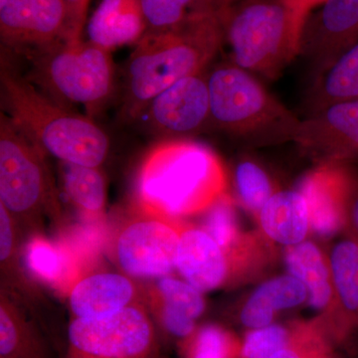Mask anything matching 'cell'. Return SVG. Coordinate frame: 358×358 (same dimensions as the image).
<instances>
[{
	"label": "cell",
	"instance_id": "obj_25",
	"mask_svg": "<svg viewBox=\"0 0 358 358\" xmlns=\"http://www.w3.org/2000/svg\"><path fill=\"white\" fill-rule=\"evenodd\" d=\"M203 213L202 229L210 235L228 258L239 259L241 252H246L244 247L248 246V243L240 233L234 205L229 195L223 194Z\"/></svg>",
	"mask_w": 358,
	"mask_h": 358
},
{
	"label": "cell",
	"instance_id": "obj_11",
	"mask_svg": "<svg viewBox=\"0 0 358 358\" xmlns=\"http://www.w3.org/2000/svg\"><path fill=\"white\" fill-rule=\"evenodd\" d=\"M294 143L317 162L350 164L357 159L358 98L306 115Z\"/></svg>",
	"mask_w": 358,
	"mask_h": 358
},
{
	"label": "cell",
	"instance_id": "obj_36",
	"mask_svg": "<svg viewBox=\"0 0 358 358\" xmlns=\"http://www.w3.org/2000/svg\"><path fill=\"white\" fill-rule=\"evenodd\" d=\"M235 0H203L204 6L210 10L220 13L234 4Z\"/></svg>",
	"mask_w": 358,
	"mask_h": 358
},
{
	"label": "cell",
	"instance_id": "obj_4",
	"mask_svg": "<svg viewBox=\"0 0 358 358\" xmlns=\"http://www.w3.org/2000/svg\"><path fill=\"white\" fill-rule=\"evenodd\" d=\"M211 127L254 147L296 141L301 119L233 62L208 72Z\"/></svg>",
	"mask_w": 358,
	"mask_h": 358
},
{
	"label": "cell",
	"instance_id": "obj_12",
	"mask_svg": "<svg viewBox=\"0 0 358 358\" xmlns=\"http://www.w3.org/2000/svg\"><path fill=\"white\" fill-rule=\"evenodd\" d=\"M148 121L164 136H192L211 127L208 72L186 77L164 90L148 106Z\"/></svg>",
	"mask_w": 358,
	"mask_h": 358
},
{
	"label": "cell",
	"instance_id": "obj_30",
	"mask_svg": "<svg viewBox=\"0 0 358 358\" xmlns=\"http://www.w3.org/2000/svg\"><path fill=\"white\" fill-rule=\"evenodd\" d=\"M148 31L169 29L185 20L189 11L173 0H141Z\"/></svg>",
	"mask_w": 358,
	"mask_h": 358
},
{
	"label": "cell",
	"instance_id": "obj_28",
	"mask_svg": "<svg viewBox=\"0 0 358 358\" xmlns=\"http://www.w3.org/2000/svg\"><path fill=\"white\" fill-rule=\"evenodd\" d=\"M157 293L162 303L187 313L196 320L204 312L205 301L201 292L187 282L171 277H162L157 281Z\"/></svg>",
	"mask_w": 358,
	"mask_h": 358
},
{
	"label": "cell",
	"instance_id": "obj_31",
	"mask_svg": "<svg viewBox=\"0 0 358 358\" xmlns=\"http://www.w3.org/2000/svg\"><path fill=\"white\" fill-rule=\"evenodd\" d=\"M232 341L227 333L215 326L202 327L195 336L192 358H230Z\"/></svg>",
	"mask_w": 358,
	"mask_h": 358
},
{
	"label": "cell",
	"instance_id": "obj_17",
	"mask_svg": "<svg viewBox=\"0 0 358 358\" xmlns=\"http://www.w3.org/2000/svg\"><path fill=\"white\" fill-rule=\"evenodd\" d=\"M147 30L141 0H102L88 24L90 41L110 52L138 43Z\"/></svg>",
	"mask_w": 358,
	"mask_h": 358
},
{
	"label": "cell",
	"instance_id": "obj_21",
	"mask_svg": "<svg viewBox=\"0 0 358 358\" xmlns=\"http://www.w3.org/2000/svg\"><path fill=\"white\" fill-rule=\"evenodd\" d=\"M308 296L307 287L293 275H282L264 282L245 303L241 320L251 329L270 326L277 310L301 305Z\"/></svg>",
	"mask_w": 358,
	"mask_h": 358
},
{
	"label": "cell",
	"instance_id": "obj_23",
	"mask_svg": "<svg viewBox=\"0 0 358 358\" xmlns=\"http://www.w3.org/2000/svg\"><path fill=\"white\" fill-rule=\"evenodd\" d=\"M336 293V310L346 326H358V243L346 237L329 257Z\"/></svg>",
	"mask_w": 358,
	"mask_h": 358
},
{
	"label": "cell",
	"instance_id": "obj_18",
	"mask_svg": "<svg viewBox=\"0 0 358 358\" xmlns=\"http://www.w3.org/2000/svg\"><path fill=\"white\" fill-rule=\"evenodd\" d=\"M25 262L37 279L62 292L70 293L82 278L83 265L65 241L36 235L26 245Z\"/></svg>",
	"mask_w": 358,
	"mask_h": 358
},
{
	"label": "cell",
	"instance_id": "obj_19",
	"mask_svg": "<svg viewBox=\"0 0 358 358\" xmlns=\"http://www.w3.org/2000/svg\"><path fill=\"white\" fill-rule=\"evenodd\" d=\"M258 216L265 234L285 246L305 241L310 228L307 202L299 190L275 192Z\"/></svg>",
	"mask_w": 358,
	"mask_h": 358
},
{
	"label": "cell",
	"instance_id": "obj_35",
	"mask_svg": "<svg viewBox=\"0 0 358 358\" xmlns=\"http://www.w3.org/2000/svg\"><path fill=\"white\" fill-rule=\"evenodd\" d=\"M13 216L0 203V260L6 263L13 257L14 250Z\"/></svg>",
	"mask_w": 358,
	"mask_h": 358
},
{
	"label": "cell",
	"instance_id": "obj_22",
	"mask_svg": "<svg viewBox=\"0 0 358 358\" xmlns=\"http://www.w3.org/2000/svg\"><path fill=\"white\" fill-rule=\"evenodd\" d=\"M358 98V43L313 79L308 94L307 115L333 103Z\"/></svg>",
	"mask_w": 358,
	"mask_h": 358
},
{
	"label": "cell",
	"instance_id": "obj_3",
	"mask_svg": "<svg viewBox=\"0 0 358 358\" xmlns=\"http://www.w3.org/2000/svg\"><path fill=\"white\" fill-rule=\"evenodd\" d=\"M0 92L1 112L44 154L90 167L100 166L107 157L109 138L92 117L68 110L36 89L3 58Z\"/></svg>",
	"mask_w": 358,
	"mask_h": 358
},
{
	"label": "cell",
	"instance_id": "obj_38",
	"mask_svg": "<svg viewBox=\"0 0 358 358\" xmlns=\"http://www.w3.org/2000/svg\"><path fill=\"white\" fill-rule=\"evenodd\" d=\"M271 358H299L296 352H292L289 350H284L282 352H278L274 357Z\"/></svg>",
	"mask_w": 358,
	"mask_h": 358
},
{
	"label": "cell",
	"instance_id": "obj_33",
	"mask_svg": "<svg viewBox=\"0 0 358 358\" xmlns=\"http://www.w3.org/2000/svg\"><path fill=\"white\" fill-rule=\"evenodd\" d=\"M162 326L173 336L185 338L194 331V319L187 313L176 310L166 303H162L159 310Z\"/></svg>",
	"mask_w": 358,
	"mask_h": 358
},
{
	"label": "cell",
	"instance_id": "obj_24",
	"mask_svg": "<svg viewBox=\"0 0 358 358\" xmlns=\"http://www.w3.org/2000/svg\"><path fill=\"white\" fill-rule=\"evenodd\" d=\"M63 187L68 199L84 215L99 218L107 200L105 179L99 167L62 162Z\"/></svg>",
	"mask_w": 358,
	"mask_h": 358
},
{
	"label": "cell",
	"instance_id": "obj_7",
	"mask_svg": "<svg viewBox=\"0 0 358 358\" xmlns=\"http://www.w3.org/2000/svg\"><path fill=\"white\" fill-rule=\"evenodd\" d=\"M0 203L13 218L57 212V194L44 152L0 113Z\"/></svg>",
	"mask_w": 358,
	"mask_h": 358
},
{
	"label": "cell",
	"instance_id": "obj_37",
	"mask_svg": "<svg viewBox=\"0 0 358 358\" xmlns=\"http://www.w3.org/2000/svg\"><path fill=\"white\" fill-rule=\"evenodd\" d=\"M176 3L185 7L186 10H210L204 6L203 0H173Z\"/></svg>",
	"mask_w": 358,
	"mask_h": 358
},
{
	"label": "cell",
	"instance_id": "obj_34",
	"mask_svg": "<svg viewBox=\"0 0 358 358\" xmlns=\"http://www.w3.org/2000/svg\"><path fill=\"white\" fill-rule=\"evenodd\" d=\"M68 13L67 36L65 41L82 39L87 13L91 0H64Z\"/></svg>",
	"mask_w": 358,
	"mask_h": 358
},
{
	"label": "cell",
	"instance_id": "obj_29",
	"mask_svg": "<svg viewBox=\"0 0 358 358\" xmlns=\"http://www.w3.org/2000/svg\"><path fill=\"white\" fill-rule=\"evenodd\" d=\"M289 334L281 326H268L252 331L243 348L244 358H271L286 350Z\"/></svg>",
	"mask_w": 358,
	"mask_h": 358
},
{
	"label": "cell",
	"instance_id": "obj_8",
	"mask_svg": "<svg viewBox=\"0 0 358 358\" xmlns=\"http://www.w3.org/2000/svg\"><path fill=\"white\" fill-rule=\"evenodd\" d=\"M68 338L73 358H148L155 345L152 322L133 303L110 317H76Z\"/></svg>",
	"mask_w": 358,
	"mask_h": 358
},
{
	"label": "cell",
	"instance_id": "obj_2",
	"mask_svg": "<svg viewBox=\"0 0 358 358\" xmlns=\"http://www.w3.org/2000/svg\"><path fill=\"white\" fill-rule=\"evenodd\" d=\"M218 155L205 145L173 138L155 145L141 162L136 181L141 210L179 219L203 213L227 189Z\"/></svg>",
	"mask_w": 358,
	"mask_h": 358
},
{
	"label": "cell",
	"instance_id": "obj_9",
	"mask_svg": "<svg viewBox=\"0 0 358 358\" xmlns=\"http://www.w3.org/2000/svg\"><path fill=\"white\" fill-rule=\"evenodd\" d=\"M140 211V217L129 221L117 234L115 261L129 277H166L176 268L183 225L176 219Z\"/></svg>",
	"mask_w": 358,
	"mask_h": 358
},
{
	"label": "cell",
	"instance_id": "obj_5",
	"mask_svg": "<svg viewBox=\"0 0 358 358\" xmlns=\"http://www.w3.org/2000/svg\"><path fill=\"white\" fill-rule=\"evenodd\" d=\"M232 62L274 80L301 55L306 18L284 0H244L218 13Z\"/></svg>",
	"mask_w": 358,
	"mask_h": 358
},
{
	"label": "cell",
	"instance_id": "obj_32",
	"mask_svg": "<svg viewBox=\"0 0 358 358\" xmlns=\"http://www.w3.org/2000/svg\"><path fill=\"white\" fill-rule=\"evenodd\" d=\"M345 228L348 236L358 243V173L348 166L345 204Z\"/></svg>",
	"mask_w": 358,
	"mask_h": 358
},
{
	"label": "cell",
	"instance_id": "obj_20",
	"mask_svg": "<svg viewBox=\"0 0 358 358\" xmlns=\"http://www.w3.org/2000/svg\"><path fill=\"white\" fill-rule=\"evenodd\" d=\"M286 265L289 274L300 280L308 292L310 305L317 310H336V293L329 258L310 241L289 246Z\"/></svg>",
	"mask_w": 358,
	"mask_h": 358
},
{
	"label": "cell",
	"instance_id": "obj_15",
	"mask_svg": "<svg viewBox=\"0 0 358 358\" xmlns=\"http://www.w3.org/2000/svg\"><path fill=\"white\" fill-rule=\"evenodd\" d=\"M230 259L202 228L182 226L176 268L201 293L222 286L229 275Z\"/></svg>",
	"mask_w": 358,
	"mask_h": 358
},
{
	"label": "cell",
	"instance_id": "obj_6",
	"mask_svg": "<svg viewBox=\"0 0 358 358\" xmlns=\"http://www.w3.org/2000/svg\"><path fill=\"white\" fill-rule=\"evenodd\" d=\"M33 51V84L59 103L83 106L90 117L100 112L114 89L110 51L82 39L59 41Z\"/></svg>",
	"mask_w": 358,
	"mask_h": 358
},
{
	"label": "cell",
	"instance_id": "obj_39",
	"mask_svg": "<svg viewBox=\"0 0 358 358\" xmlns=\"http://www.w3.org/2000/svg\"><path fill=\"white\" fill-rule=\"evenodd\" d=\"M9 0H0V7L6 6L7 2H8Z\"/></svg>",
	"mask_w": 358,
	"mask_h": 358
},
{
	"label": "cell",
	"instance_id": "obj_10",
	"mask_svg": "<svg viewBox=\"0 0 358 358\" xmlns=\"http://www.w3.org/2000/svg\"><path fill=\"white\" fill-rule=\"evenodd\" d=\"M358 43V0H327L308 15L301 55L319 76Z\"/></svg>",
	"mask_w": 358,
	"mask_h": 358
},
{
	"label": "cell",
	"instance_id": "obj_1",
	"mask_svg": "<svg viewBox=\"0 0 358 358\" xmlns=\"http://www.w3.org/2000/svg\"><path fill=\"white\" fill-rule=\"evenodd\" d=\"M224 41L222 23L213 10L189 11L169 29L145 33L129 56L122 113L140 117L171 85L207 70Z\"/></svg>",
	"mask_w": 358,
	"mask_h": 358
},
{
	"label": "cell",
	"instance_id": "obj_27",
	"mask_svg": "<svg viewBox=\"0 0 358 358\" xmlns=\"http://www.w3.org/2000/svg\"><path fill=\"white\" fill-rule=\"evenodd\" d=\"M235 186L242 203L248 210L259 214L275 194V186L268 173L252 160H242L235 169Z\"/></svg>",
	"mask_w": 358,
	"mask_h": 358
},
{
	"label": "cell",
	"instance_id": "obj_26",
	"mask_svg": "<svg viewBox=\"0 0 358 358\" xmlns=\"http://www.w3.org/2000/svg\"><path fill=\"white\" fill-rule=\"evenodd\" d=\"M31 333L13 306L1 299L0 305V357L39 358Z\"/></svg>",
	"mask_w": 358,
	"mask_h": 358
},
{
	"label": "cell",
	"instance_id": "obj_14",
	"mask_svg": "<svg viewBox=\"0 0 358 358\" xmlns=\"http://www.w3.org/2000/svg\"><path fill=\"white\" fill-rule=\"evenodd\" d=\"M348 178V164L319 162L299 185L307 202L310 229L320 236H333L345 227Z\"/></svg>",
	"mask_w": 358,
	"mask_h": 358
},
{
	"label": "cell",
	"instance_id": "obj_13",
	"mask_svg": "<svg viewBox=\"0 0 358 358\" xmlns=\"http://www.w3.org/2000/svg\"><path fill=\"white\" fill-rule=\"evenodd\" d=\"M64 0H9L0 7V37L16 50L43 48L67 36Z\"/></svg>",
	"mask_w": 358,
	"mask_h": 358
},
{
	"label": "cell",
	"instance_id": "obj_16",
	"mask_svg": "<svg viewBox=\"0 0 358 358\" xmlns=\"http://www.w3.org/2000/svg\"><path fill=\"white\" fill-rule=\"evenodd\" d=\"M136 288L129 275L96 273L81 278L69 293L71 310L77 319L110 317L131 305Z\"/></svg>",
	"mask_w": 358,
	"mask_h": 358
}]
</instances>
